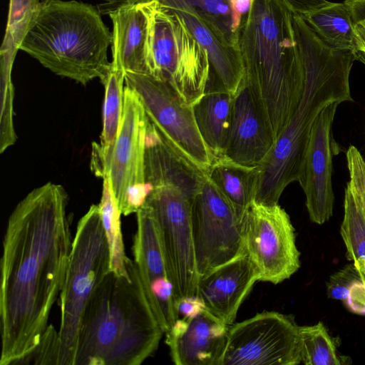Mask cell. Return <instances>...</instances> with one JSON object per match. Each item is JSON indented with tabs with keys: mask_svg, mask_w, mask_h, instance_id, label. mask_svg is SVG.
<instances>
[{
	"mask_svg": "<svg viewBox=\"0 0 365 365\" xmlns=\"http://www.w3.org/2000/svg\"><path fill=\"white\" fill-rule=\"evenodd\" d=\"M68 195L51 182L11 212L1 259V365H19L48 329L63 289L72 250Z\"/></svg>",
	"mask_w": 365,
	"mask_h": 365,
	"instance_id": "1",
	"label": "cell"
},
{
	"mask_svg": "<svg viewBox=\"0 0 365 365\" xmlns=\"http://www.w3.org/2000/svg\"><path fill=\"white\" fill-rule=\"evenodd\" d=\"M293 26L302 57L305 86L302 100L268 155L259 165L255 202L277 204L284 189L299 181L314 122L334 102L352 101L349 75L356 61L350 50L329 47L299 14Z\"/></svg>",
	"mask_w": 365,
	"mask_h": 365,
	"instance_id": "2",
	"label": "cell"
},
{
	"mask_svg": "<svg viewBox=\"0 0 365 365\" xmlns=\"http://www.w3.org/2000/svg\"><path fill=\"white\" fill-rule=\"evenodd\" d=\"M129 277L109 272L95 289L82 319L75 365H140L164 333L146 298L134 261Z\"/></svg>",
	"mask_w": 365,
	"mask_h": 365,
	"instance_id": "3",
	"label": "cell"
},
{
	"mask_svg": "<svg viewBox=\"0 0 365 365\" xmlns=\"http://www.w3.org/2000/svg\"><path fill=\"white\" fill-rule=\"evenodd\" d=\"M292 16L282 0H252L239 38L245 75L262 99L275 139L297 110L305 86Z\"/></svg>",
	"mask_w": 365,
	"mask_h": 365,
	"instance_id": "4",
	"label": "cell"
},
{
	"mask_svg": "<svg viewBox=\"0 0 365 365\" xmlns=\"http://www.w3.org/2000/svg\"><path fill=\"white\" fill-rule=\"evenodd\" d=\"M112 33L98 9L75 0H45L28 27L19 50L55 74L86 86L106 78Z\"/></svg>",
	"mask_w": 365,
	"mask_h": 365,
	"instance_id": "5",
	"label": "cell"
},
{
	"mask_svg": "<svg viewBox=\"0 0 365 365\" xmlns=\"http://www.w3.org/2000/svg\"><path fill=\"white\" fill-rule=\"evenodd\" d=\"M110 272V250L98 205L78 220L60 295L58 365H75L84 312L95 289Z\"/></svg>",
	"mask_w": 365,
	"mask_h": 365,
	"instance_id": "6",
	"label": "cell"
},
{
	"mask_svg": "<svg viewBox=\"0 0 365 365\" xmlns=\"http://www.w3.org/2000/svg\"><path fill=\"white\" fill-rule=\"evenodd\" d=\"M141 3L148 19L149 74L168 83L192 106L210 79L207 54L177 14L156 0Z\"/></svg>",
	"mask_w": 365,
	"mask_h": 365,
	"instance_id": "7",
	"label": "cell"
},
{
	"mask_svg": "<svg viewBox=\"0 0 365 365\" xmlns=\"http://www.w3.org/2000/svg\"><path fill=\"white\" fill-rule=\"evenodd\" d=\"M148 123L138 96L125 86L123 116L113 146L106 155H91V171L109 180L125 216L136 213L153 189L145 182L144 173Z\"/></svg>",
	"mask_w": 365,
	"mask_h": 365,
	"instance_id": "8",
	"label": "cell"
},
{
	"mask_svg": "<svg viewBox=\"0 0 365 365\" xmlns=\"http://www.w3.org/2000/svg\"><path fill=\"white\" fill-rule=\"evenodd\" d=\"M192 201L178 187L161 185L153 187L145 202L157 221L175 302L195 295L200 279L192 235Z\"/></svg>",
	"mask_w": 365,
	"mask_h": 365,
	"instance_id": "9",
	"label": "cell"
},
{
	"mask_svg": "<svg viewBox=\"0 0 365 365\" xmlns=\"http://www.w3.org/2000/svg\"><path fill=\"white\" fill-rule=\"evenodd\" d=\"M191 217L200 277L245 255L243 221L207 174L192 201Z\"/></svg>",
	"mask_w": 365,
	"mask_h": 365,
	"instance_id": "10",
	"label": "cell"
},
{
	"mask_svg": "<svg viewBox=\"0 0 365 365\" xmlns=\"http://www.w3.org/2000/svg\"><path fill=\"white\" fill-rule=\"evenodd\" d=\"M243 237L245 254L257 272L258 281L277 284L299 269L294 228L278 203L254 201L243 219Z\"/></svg>",
	"mask_w": 365,
	"mask_h": 365,
	"instance_id": "11",
	"label": "cell"
},
{
	"mask_svg": "<svg viewBox=\"0 0 365 365\" xmlns=\"http://www.w3.org/2000/svg\"><path fill=\"white\" fill-rule=\"evenodd\" d=\"M300 363L299 326L292 316L265 311L229 327L220 365Z\"/></svg>",
	"mask_w": 365,
	"mask_h": 365,
	"instance_id": "12",
	"label": "cell"
},
{
	"mask_svg": "<svg viewBox=\"0 0 365 365\" xmlns=\"http://www.w3.org/2000/svg\"><path fill=\"white\" fill-rule=\"evenodd\" d=\"M125 84L137 93L148 118L164 136L206 173L213 156L198 130L192 106L150 74L125 72Z\"/></svg>",
	"mask_w": 365,
	"mask_h": 365,
	"instance_id": "13",
	"label": "cell"
},
{
	"mask_svg": "<svg viewBox=\"0 0 365 365\" xmlns=\"http://www.w3.org/2000/svg\"><path fill=\"white\" fill-rule=\"evenodd\" d=\"M132 252L151 309L164 333L178 319L174 289L152 208L144 203L137 211Z\"/></svg>",
	"mask_w": 365,
	"mask_h": 365,
	"instance_id": "14",
	"label": "cell"
},
{
	"mask_svg": "<svg viewBox=\"0 0 365 365\" xmlns=\"http://www.w3.org/2000/svg\"><path fill=\"white\" fill-rule=\"evenodd\" d=\"M340 103L334 102L327 106L316 118L298 181L306 196L309 218L318 225L327 222L333 215L332 158L339 150L331 128Z\"/></svg>",
	"mask_w": 365,
	"mask_h": 365,
	"instance_id": "15",
	"label": "cell"
},
{
	"mask_svg": "<svg viewBox=\"0 0 365 365\" xmlns=\"http://www.w3.org/2000/svg\"><path fill=\"white\" fill-rule=\"evenodd\" d=\"M273 129L256 86L245 76L233 97L226 158L244 165L258 166L275 143Z\"/></svg>",
	"mask_w": 365,
	"mask_h": 365,
	"instance_id": "16",
	"label": "cell"
},
{
	"mask_svg": "<svg viewBox=\"0 0 365 365\" xmlns=\"http://www.w3.org/2000/svg\"><path fill=\"white\" fill-rule=\"evenodd\" d=\"M229 327L206 309L192 318H178L165 333L173 363L220 365Z\"/></svg>",
	"mask_w": 365,
	"mask_h": 365,
	"instance_id": "17",
	"label": "cell"
},
{
	"mask_svg": "<svg viewBox=\"0 0 365 365\" xmlns=\"http://www.w3.org/2000/svg\"><path fill=\"white\" fill-rule=\"evenodd\" d=\"M257 281V272L245 254L200 277L196 294L210 314L230 326Z\"/></svg>",
	"mask_w": 365,
	"mask_h": 365,
	"instance_id": "18",
	"label": "cell"
},
{
	"mask_svg": "<svg viewBox=\"0 0 365 365\" xmlns=\"http://www.w3.org/2000/svg\"><path fill=\"white\" fill-rule=\"evenodd\" d=\"M144 173L145 182L152 188L173 185L192 200L199 192L206 175L179 151L149 118Z\"/></svg>",
	"mask_w": 365,
	"mask_h": 365,
	"instance_id": "19",
	"label": "cell"
},
{
	"mask_svg": "<svg viewBox=\"0 0 365 365\" xmlns=\"http://www.w3.org/2000/svg\"><path fill=\"white\" fill-rule=\"evenodd\" d=\"M113 23L112 66L125 72L147 73L148 19L141 2L125 4L106 12Z\"/></svg>",
	"mask_w": 365,
	"mask_h": 365,
	"instance_id": "20",
	"label": "cell"
},
{
	"mask_svg": "<svg viewBox=\"0 0 365 365\" xmlns=\"http://www.w3.org/2000/svg\"><path fill=\"white\" fill-rule=\"evenodd\" d=\"M234 95L210 76L202 96L192 105L200 135L214 158L224 156L231 125Z\"/></svg>",
	"mask_w": 365,
	"mask_h": 365,
	"instance_id": "21",
	"label": "cell"
},
{
	"mask_svg": "<svg viewBox=\"0 0 365 365\" xmlns=\"http://www.w3.org/2000/svg\"><path fill=\"white\" fill-rule=\"evenodd\" d=\"M170 10L177 14L182 19L205 51L210 66V76L217 80L234 95L245 73L240 48L230 46L221 41L193 13L187 11Z\"/></svg>",
	"mask_w": 365,
	"mask_h": 365,
	"instance_id": "22",
	"label": "cell"
},
{
	"mask_svg": "<svg viewBox=\"0 0 365 365\" xmlns=\"http://www.w3.org/2000/svg\"><path fill=\"white\" fill-rule=\"evenodd\" d=\"M173 10L197 15L224 43L239 48L241 29L252 0H156Z\"/></svg>",
	"mask_w": 365,
	"mask_h": 365,
	"instance_id": "23",
	"label": "cell"
},
{
	"mask_svg": "<svg viewBox=\"0 0 365 365\" xmlns=\"http://www.w3.org/2000/svg\"><path fill=\"white\" fill-rule=\"evenodd\" d=\"M206 174L243 221L255 199L260 175L259 165L247 166L221 156L213 158Z\"/></svg>",
	"mask_w": 365,
	"mask_h": 365,
	"instance_id": "24",
	"label": "cell"
},
{
	"mask_svg": "<svg viewBox=\"0 0 365 365\" xmlns=\"http://www.w3.org/2000/svg\"><path fill=\"white\" fill-rule=\"evenodd\" d=\"M301 16L329 47L354 52L356 46L354 23L344 2L330 1L323 7Z\"/></svg>",
	"mask_w": 365,
	"mask_h": 365,
	"instance_id": "25",
	"label": "cell"
},
{
	"mask_svg": "<svg viewBox=\"0 0 365 365\" xmlns=\"http://www.w3.org/2000/svg\"><path fill=\"white\" fill-rule=\"evenodd\" d=\"M125 71L111 65L106 78L103 108V130L99 143L93 142L91 155H106L112 149L120 125L124 103Z\"/></svg>",
	"mask_w": 365,
	"mask_h": 365,
	"instance_id": "26",
	"label": "cell"
},
{
	"mask_svg": "<svg viewBox=\"0 0 365 365\" xmlns=\"http://www.w3.org/2000/svg\"><path fill=\"white\" fill-rule=\"evenodd\" d=\"M101 222L110 250V272L118 276L129 277L121 231L120 215L108 180L103 179L101 201L98 204Z\"/></svg>",
	"mask_w": 365,
	"mask_h": 365,
	"instance_id": "27",
	"label": "cell"
},
{
	"mask_svg": "<svg viewBox=\"0 0 365 365\" xmlns=\"http://www.w3.org/2000/svg\"><path fill=\"white\" fill-rule=\"evenodd\" d=\"M302 363L305 365H344L351 359L339 354V341L329 334L322 322L311 326H299Z\"/></svg>",
	"mask_w": 365,
	"mask_h": 365,
	"instance_id": "28",
	"label": "cell"
},
{
	"mask_svg": "<svg viewBox=\"0 0 365 365\" xmlns=\"http://www.w3.org/2000/svg\"><path fill=\"white\" fill-rule=\"evenodd\" d=\"M41 2L40 0H10L6 34L0 50L1 71L11 72L16 53Z\"/></svg>",
	"mask_w": 365,
	"mask_h": 365,
	"instance_id": "29",
	"label": "cell"
},
{
	"mask_svg": "<svg viewBox=\"0 0 365 365\" xmlns=\"http://www.w3.org/2000/svg\"><path fill=\"white\" fill-rule=\"evenodd\" d=\"M344 210L340 232L346 257L359 270L365 286V219L347 187L344 192Z\"/></svg>",
	"mask_w": 365,
	"mask_h": 365,
	"instance_id": "30",
	"label": "cell"
},
{
	"mask_svg": "<svg viewBox=\"0 0 365 365\" xmlns=\"http://www.w3.org/2000/svg\"><path fill=\"white\" fill-rule=\"evenodd\" d=\"M349 181L346 187L360 208L365 219V160L359 150L354 145L346 152Z\"/></svg>",
	"mask_w": 365,
	"mask_h": 365,
	"instance_id": "31",
	"label": "cell"
},
{
	"mask_svg": "<svg viewBox=\"0 0 365 365\" xmlns=\"http://www.w3.org/2000/svg\"><path fill=\"white\" fill-rule=\"evenodd\" d=\"M359 281L362 279L354 264H347L330 276L327 282V295L329 298L344 302L351 287Z\"/></svg>",
	"mask_w": 365,
	"mask_h": 365,
	"instance_id": "32",
	"label": "cell"
},
{
	"mask_svg": "<svg viewBox=\"0 0 365 365\" xmlns=\"http://www.w3.org/2000/svg\"><path fill=\"white\" fill-rule=\"evenodd\" d=\"M178 318H192L205 309L202 299L197 294L184 297L175 302Z\"/></svg>",
	"mask_w": 365,
	"mask_h": 365,
	"instance_id": "33",
	"label": "cell"
},
{
	"mask_svg": "<svg viewBox=\"0 0 365 365\" xmlns=\"http://www.w3.org/2000/svg\"><path fill=\"white\" fill-rule=\"evenodd\" d=\"M292 13L304 15L323 7L330 1L327 0H282Z\"/></svg>",
	"mask_w": 365,
	"mask_h": 365,
	"instance_id": "34",
	"label": "cell"
},
{
	"mask_svg": "<svg viewBox=\"0 0 365 365\" xmlns=\"http://www.w3.org/2000/svg\"><path fill=\"white\" fill-rule=\"evenodd\" d=\"M355 49L353 52L355 59L365 64V19L354 24Z\"/></svg>",
	"mask_w": 365,
	"mask_h": 365,
	"instance_id": "35",
	"label": "cell"
},
{
	"mask_svg": "<svg viewBox=\"0 0 365 365\" xmlns=\"http://www.w3.org/2000/svg\"><path fill=\"white\" fill-rule=\"evenodd\" d=\"M349 8L354 23L365 19V0H344Z\"/></svg>",
	"mask_w": 365,
	"mask_h": 365,
	"instance_id": "36",
	"label": "cell"
},
{
	"mask_svg": "<svg viewBox=\"0 0 365 365\" xmlns=\"http://www.w3.org/2000/svg\"><path fill=\"white\" fill-rule=\"evenodd\" d=\"M149 0H118L115 1H107L106 3L103 4L101 6H99L98 9L101 13L102 14H106L107 11L109 10L122 5L125 4H134V3H139V2H144Z\"/></svg>",
	"mask_w": 365,
	"mask_h": 365,
	"instance_id": "37",
	"label": "cell"
},
{
	"mask_svg": "<svg viewBox=\"0 0 365 365\" xmlns=\"http://www.w3.org/2000/svg\"><path fill=\"white\" fill-rule=\"evenodd\" d=\"M107 1H118V0H106Z\"/></svg>",
	"mask_w": 365,
	"mask_h": 365,
	"instance_id": "38",
	"label": "cell"
}]
</instances>
